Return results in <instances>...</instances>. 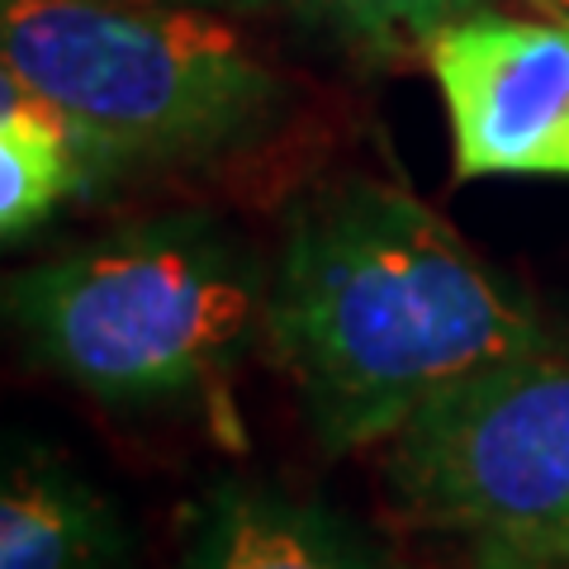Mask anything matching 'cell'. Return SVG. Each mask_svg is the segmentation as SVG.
<instances>
[{"instance_id":"5","label":"cell","mask_w":569,"mask_h":569,"mask_svg":"<svg viewBox=\"0 0 569 569\" xmlns=\"http://www.w3.org/2000/svg\"><path fill=\"white\" fill-rule=\"evenodd\" d=\"M422 62L447 104L456 181H569V24L485 6L427 33Z\"/></svg>"},{"instance_id":"2","label":"cell","mask_w":569,"mask_h":569,"mask_svg":"<svg viewBox=\"0 0 569 569\" xmlns=\"http://www.w3.org/2000/svg\"><path fill=\"white\" fill-rule=\"evenodd\" d=\"M6 309L43 366L114 408L213 399L266 323V284L209 223L157 219L24 266Z\"/></svg>"},{"instance_id":"9","label":"cell","mask_w":569,"mask_h":569,"mask_svg":"<svg viewBox=\"0 0 569 569\" xmlns=\"http://www.w3.org/2000/svg\"><path fill=\"white\" fill-rule=\"evenodd\" d=\"M276 6H290L295 14L366 48H422L432 29L498 0H276Z\"/></svg>"},{"instance_id":"4","label":"cell","mask_w":569,"mask_h":569,"mask_svg":"<svg viewBox=\"0 0 569 569\" xmlns=\"http://www.w3.org/2000/svg\"><path fill=\"white\" fill-rule=\"evenodd\" d=\"M389 489L470 569H569V342L479 370L403 422Z\"/></svg>"},{"instance_id":"8","label":"cell","mask_w":569,"mask_h":569,"mask_svg":"<svg viewBox=\"0 0 569 569\" xmlns=\"http://www.w3.org/2000/svg\"><path fill=\"white\" fill-rule=\"evenodd\" d=\"M100 171H110L104 157L58 104L14 77L0 81V233L6 242H20L67 200L91 190Z\"/></svg>"},{"instance_id":"1","label":"cell","mask_w":569,"mask_h":569,"mask_svg":"<svg viewBox=\"0 0 569 569\" xmlns=\"http://www.w3.org/2000/svg\"><path fill=\"white\" fill-rule=\"evenodd\" d=\"M261 332L328 451L385 447L447 389L560 342L432 204L376 176L290 209Z\"/></svg>"},{"instance_id":"11","label":"cell","mask_w":569,"mask_h":569,"mask_svg":"<svg viewBox=\"0 0 569 569\" xmlns=\"http://www.w3.org/2000/svg\"><path fill=\"white\" fill-rule=\"evenodd\" d=\"M171 6H200V0H171Z\"/></svg>"},{"instance_id":"6","label":"cell","mask_w":569,"mask_h":569,"mask_svg":"<svg viewBox=\"0 0 569 569\" xmlns=\"http://www.w3.org/2000/svg\"><path fill=\"white\" fill-rule=\"evenodd\" d=\"M123 527L114 503L71 460L20 447L0 485V569H119Z\"/></svg>"},{"instance_id":"7","label":"cell","mask_w":569,"mask_h":569,"mask_svg":"<svg viewBox=\"0 0 569 569\" xmlns=\"http://www.w3.org/2000/svg\"><path fill=\"white\" fill-rule=\"evenodd\" d=\"M181 569H376V560L337 512L233 479L204 493Z\"/></svg>"},{"instance_id":"3","label":"cell","mask_w":569,"mask_h":569,"mask_svg":"<svg viewBox=\"0 0 569 569\" xmlns=\"http://www.w3.org/2000/svg\"><path fill=\"white\" fill-rule=\"evenodd\" d=\"M0 62L104 167L209 162L247 148L280 104V77L233 24L171 0H6Z\"/></svg>"},{"instance_id":"10","label":"cell","mask_w":569,"mask_h":569,"mask_svg":"<svg viewBox=\"0 0 569 569\" xmlns=\"http://www.w3.org/2000/svg\"><path fill=\"white\" fill-rule=\"evenodd\" d=\"M518 10L541 14V20H556V24H569V0H518Z\"/></svg>"}]
</instances>
